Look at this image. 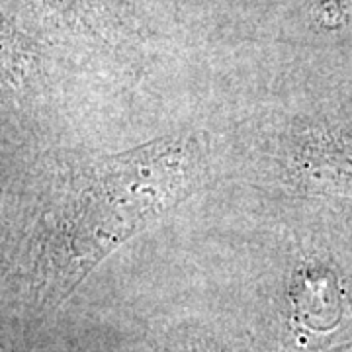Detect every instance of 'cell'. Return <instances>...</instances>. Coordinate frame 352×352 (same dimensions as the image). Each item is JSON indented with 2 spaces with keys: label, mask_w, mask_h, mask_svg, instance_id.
Returning a JSON list of instances; mask_svg holds the SVG:
<instances>
[{
  "label": "cell",
  "mask_w": 352,
  "mask_h": 352,
  "mask_svg": "<svg viewBox=\"0 0 352 352\" xmlns=\"http://www.w3.org/2000/svg\"><path fill=\"white\" fill-rule=\"evenodd\" d=\"M200 168L198 141L173 138L76 176L39 227L34 278L43 300H63L108 252L188 196Z\"/></svg>",
  "instance_id": "6da1fadb"
}]
</instances>
